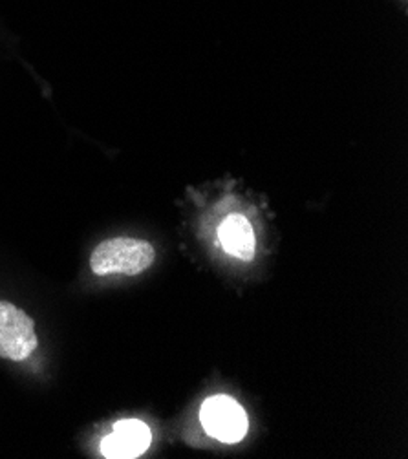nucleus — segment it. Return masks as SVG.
Returning a JSON list of instances; mask_svg holds the SVG:
<instances>
[{
  "mask_svg": "<svg viewBox=\"0 0 408 459\" xmlns=\"http://www.w3.org/2000/svg\"><path fill=\"white\" fill-rule=\"evenodd\" d=\"M156 260V251L151 242L117 237L101 242L92 255H90V269L98 277L109 274H123V277H135L145 273Z\"/></svg>",
  "mask_w": 408,
  "mask_h": 459,
  "instance_id": "obj_1",
  "label": "nucleus"
},
{
  "mask_svg": "<svg viewBox=\"0 0 408 459\" xmlns=\"http://www.w3.org/2000/svg\"><path fill=\"white\" fill-rule=\"evenodd\" d=\"M37 344L33 318L15 304L0 300V357L13 362L26 360Z\"/></svg>",
  "mask_w": 408,
  "mask_h": 459,
  "instance_id": "obj_2",
  "label": "nucleus"
},
{
  "mask_svg": "<svg viewBox=\"0 0 408 459\" xmlns=\"http://www.w3.org/2000/svg\"><path fill=\"white\" fill-rule=\"evenodd\" d=\"M204 430L223 443H239L247 434V416L240 403L228 395L209 397L200 410Z\"/></svg>",
  "mask_w": 408,
  "mask_h": 459,
  "instance_id": "obj_3",
  "label": "nucleus"
},
{
  "mask_svg": "<svg viewBox=\"0 0 408 459\" xmlns=\"http://www.w3.org/2000/svg\"><path fill=\"white\" fill-rule=\"evenodd\" d=\"M152 441L151 429L138 420H123L114 425V432L103 439L107 457H138Z\"/></svg>",
  "mask_w": 408,
  "mask_h": 459,
  "instance_id": "obj_4",
  "label": "nucleus"
},
{
  "mask_svg": "<svg viewBox=\"0 0 408 459\" xmlns=\"http://www.w3.org/2000/svg\"><path fill=\"white\" fill-rule=\"evenodd\" d=\"M218 237L223 249L231 256L242 262H251L255 258L256 238L253 225L246 216L231 214L225 218L218 229Z\"/></svg>",
  "mask_w": 408,
  "mask_h": 459,
  "instance_id": "obj_5",
  "label": "nucleus"
}]
</instances>
